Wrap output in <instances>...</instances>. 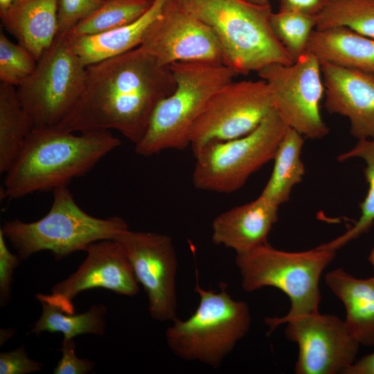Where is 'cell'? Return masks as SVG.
Here are the masks:
<instances>
[{
  "mask_svg": "<svg viewBox=\"0 0 374 374\" xmlns=\"http://www.w3.org/2000/svg\"><path fill=\"white\" fill-rule=\"evenodd\" d=\"M175 88L170 66L139 46L87 66L78 100L55 127L71 132L114 129L136 145L158 104Z\"/></svg>",
  "mask_w": 374,
  "mask_h": 374,
  "instance_id": "6da1fadb",
  "label": "cell"
},
{
  "mask_svg": "<svg viewBox=\"0 0 374 374\" xmlns=\"http://www.w3.org/2000/svg\"><path fill=\"white\" fill-rule=\"evenodd\" d=\"M121 143L107 130L75 135L55 126L35 127L6 173L3 197L17 199L67 186Z\"/></svg>",
  "mask_w": 374,
  "mask_h": 374,
  "instance_id": "7a4b0ae2",
  "label": "cell"
},
{
  "mask_svg": "<svg viewBox=\"0 0 374 374\" xmlns=\"http://www.w3.org/2000/svg\"><path fill=\"white\" fill-rule=\"evenodd\" d=\"M179 1L212 29L220 44L224 64L238 75L258 72L274 63L294 62L272 30L270 4L246 0Z\"/></svg>",
  "mask_w": 374,
  "mask_h": 374,
  "instance_id": "3957f363",
  "label": "cell"
},
{
  "mask_svg": "<svg viewBox=\"0 0 374 374\" xmlns=\"http://www.w3.org/2000/svg\"><path fill=\"white\" fill-rule=\"evenodd\" d=\"M336 252L323 244L310 250L290 252L275 249L267 242L236 253L235 261L245 292L273 287L290 300L286 315L265 318L269 334L291 319L319 311L320 278L333 261Z\"/></svg>",
  "mask_w": 374,
  "mask_h": 374,
  "instance_id": "277c9868",
  "label": "cell"
},
{
  "mask_svg": "<svg viewBox=\"0 0 374 374\" xmlns=\"http://www.w3.org/2000/svg\"><path fill=\"white\" fill-rule=\"evenodd\" d=\"M53 193L51 207L42 218L28 223L6 221L0 229L21 260L45 250L60 260L75 251H84L92 242L114 239L129 229L121 217L100 219L85 213L67 186L57 188Z\"/></svg>",
  "mask_w": 374,
  "mask_h": 374,
  "instance_id": "5b68a950",
  "label": "cell"
},
{
  "mask_svg": "<svg viewBox=\"0 0 374 374\" xmlns=\"http://www.w3.org/2000/svg\"><path fill=\"white\" fill-rule=\"evenodd\" d=\"M195 271L198 307L187 319L173 320L166 331V339L179 358L216 368L248 332L250 310L247 303L231 298L225 283H220L218 292L202 289Z\"/></svg>",
  "mask_w": 374,
  "mask_h": 374,
  "instance_id": "8992f818",
  "label": "cell"
},
{
  "mask_svg": "<svg viewBox=\"0 0 374 374\" xmlns=\"http://www.w3.org/2000/svg\"><path fill=\"white\" fill-rule=\"evenodd\" d=\"M175 91L157 106L136 152L150 157L190 145L191 127L212 95L238 74L224 64L176 62L170 65Z\"/></svg>",
  "mask_w": 374,
  "mask_h": 374,
  "instance_id": "52a82bcc",
  "label": "cell"
},
{
  "mask_svg": "<svg viewBox=\"0 0 374 374\" xmlns=\"http://www.w3.org/2000/svg\"><path fill=\"white\" fill-rule=\"evenodd\" d=\"M289 127L272 107L261 123L241 137L204 147L195 157L194 186L202 190L230 193L274 159Z\"/></svg>",
  "mask_w": 374,
  "mask_h": 374,
  "instance_id": "ba28073f",
  "label": "cell"
},
{
  "mask_svg": "<svg viewBox=\"0 0 374 374\" xmlns=\"http://www.w3.org/2000/svg\"><path fill=\"white\" fill-rule=\"evenodd\" d=\"M87 66L70 47L66 36L57 35L37 61L33 73L17 87L19 99L35 127L58 125L78 100Z\"/></svg>",
  "mask_w": 374,
  "mask_h": 374,
  "instance_id": "9c48e42d",
  "label": "cell"
},
{
  "mask_svg": "<svg viewBox=\"0 0 374 374\" xmlns=\"http://www.w3.org/2000/svg\"><path fill=\"white\" fill-rule=\"evenodd\" d=\"M268 84L272 107L304 137L320 139L329 132L320 112L325 91L320 60L305 51L294 63L269 64L257 72Z\"/></svg>",
  "mask_w": 374,
  "mask_h": 374,
  "instance_id": "30bf717a",
  "label": "cell"
},
{
  "mask_svg": "<svg viewBox=\"0 0 374 374\" xmlns=\"http://www.w3.org/2000/svg\"><path fill=\"white\" fill-rule=\"evenodd\" d=\"M272 107L269 87L262 79L227 83L212 95L191 127L193 154L208 144L247 134Z\"/></svg>",
  "mask_w": 374,
  "mask_h": 374,
  "instance_id": "8fae6325",
  "label": "cell"
},
{
  "mask_svg": "<svg viewBox=\"0 0 374 374\" xmlns=\"http://www.w3.org/2000/svg\"><path fill=\"white\" fill-rule=\"evenodd\" d=\"M121 245L146 293L151 317L157 321L177 318V258L167 235L129 229L114 239Z\"/></svg>",
  "mask_w": 374,
  "mask_h": 374,
  "instance_id": "7c38bea8",
  "label": "cell"
},
{
  "mask_svg": "<svg viewBox=\"0 0 374 374\" xmlns=\"http://www.w3.org/2000/svg\"><path fill=\"white\" fill-rule=\"evenodd\" d=\"M139 47L161 65L176 62L224 64L220 44L204 22L179 0H168Z\"/></svg>",
  "mask_w": 374,
  "mask_h": 374,
  "instance_id": "4fadbf2b",
  "label": "cell"
},
{
  "mask_svg": "<svg viewBox=\"0 0 374 374\" xmlns=\"http://www.w3.org/2000/svg\"><path fill=\"white\" fill-rule=\"evenodd\" d=\"M287 339L299 347L296 374H337L355 361L360 344L345 321L315 312L288 321Z\"/></svg>",
  "mask_w": 374,
  "mask_h": 374,
  "instance_id": "5bb4252c",
  "label": "cell"
},
{
  "mask_svg": "<svg viewBox=\"0 0 374 374\" xmlns=\"http://www.w3.org/2000/svg\"><path fill=\"white\" fill-rule=\"evenodd\" d=\"M84 251L87 257L74 273L54 285L49 294H36L39 302L74 314L73 300L84 290L104 288L127 296L137 295L139 282L118 242L102 240L89 244Z\"/></svg>",
  "mask_w": 374,
  "mask_h": 374,
  "instance_id": "9a60e30c",
  "label": "cell"
},
{
  "mask_svg": "<svg viewBox=\"0 0 374 374\" xmlns=\"http://www.w3.org/2000/svg\"><path fill=\"white\" fill-rule=\"evenodd\" d=\"M324 107L348 118L358 140L374 138V75L321 62Z\"/></svg>",
  "mask_w": 374,
  "mask_h": 374,
  "instance_id": "2e32d148",
  "label": "cell"
},
{
  "mask_svg": "<svg viewBox=\"0 0 374 374\" xmlns=\"http://www.w3.org/2000/svg\"><path fill=\"white\" fill-rule=\"evenodd\" d=\"M278 207L260 195L220 213L212 222L213 242L236 253L268 242V235L278 220Z\"/></svg>",
  "mask_w": 374,
  "mask_h": 374,
  "instance_id": "e0dca14e",
  "label": "cell"
},
{
  "mask_svg": "<svg viewBox=\"0 0 374 374\" xmlns=\"http://www.w3.org/2000/svg\"><path fill=\"white\" fill-rule=\"evenodd\" d=\"M325 282L344 305L345 323L360 345L374 346V276L357 278L339 267L328 272Z\"/></svg>",
  "mask_w": 374,
  "mask_h": 374,
  "instance_id": "ac0fdd59",
  "label": "cell"
},
{
  "mask_svg": "<svg viewBox=\"0 0 374 374\" xmlns=\"http://www.w3.org/2000/svg\"><path fill=\"white\" fill-rule=\"evenodd\" d=\"M167 1L154 0L145 14L127 25L96 34L66 37L69 44L85 66L137 48Z\"/></svg>",
  "mask_w": 374,
  "mask_h": 374,
  "instance_id": "d6986e66",
  "label": "cell"
},
{
  "mask_svg": "<svg viewBox=\"0 0 374 374\" xmlns=\"http://www.w3.org/2000/svg\"><path fill=\"white\" fill-rule=\"evenodd\" d=\"M1 20L18 44L37 61L57 33L56 0H22Z\"/></svg>",
  "mask_w": 374,
  "mask_h": 374,
  "instance_id": "ffe728a7",
  "label": "cell"
},
{
  "mask_svg": "<svg viewBox=\"0 0 374 374\" xmlns=\"http://www.w3.org/2000/svg\"><path fill=\"white\" fill-rule=\"evenodd\" d=\"M306 51L320 62L374 75V39L348 28L313 30Z\"/></svg>",
  "mask_w": 374,
  "mask_h": 374,
  "instance_id": "44dd1931",
  "label": "cell"
},
{
  "mask_svg": "<svg viewBox=\"0 0 374 374\" xmlns=\"http://www.w3.org/2000/svg\"><path fill=\"white\" fill-rule=\"evenodd\" d=\"M304 136L288 128L274 157V168L260 195L279 206L288 201L293 187L302 181L305 166L301 154Z\"/></svg>",
  "mask_w": 374,
  "mask_h": 374,
  "instance_id": "7402d4cb",
  "label": "cell"
},
{
  "mask_svg": "<svg viewBox=\"0 0 374 374\" xmlns=\"http://www.w3.org/2000/svg\"><path fill=\"white\" fill-rule=\"evenodd\" d=\"M35 125L24 110L15 86L0 84V172L6 173Z\"/></svg>",
  "mask_w": 374,
  "mask_h": 374,
  "instance_id": "603a6c76",
  "label": "cell"
},
{
  "mask_svg": "<svg viewBox=\"0 0 374 374\" xmlns=\"http://www.w3.org/2000/svg\"><path fill=\"white\" fill-rule=\"evenodd\" d=\"M42 314L28 334L39 335L47 331L61 332L64 339H73L82 334L103 336L106 329L107 310L103 303L93 305L81 314H68L55 306L40 302Z\"/></svg>",
  "mask_w": 374,
  "mask_h": 374,
  "instance_id": "cb8c5ba5",
  "label": "cell"
},
{
  "mask_svg": "<svg viewBox=\"0 0 374 374\" xmlns=\"http://www.w3.org/2000/svg\"><path fill=\"white\" fill-rule=\"evenodd\" d=\"M154 0H103L100 7L66 35L73 38L127 25L145 14Z\"/></svg>",
  "mask_w": 374,
  "mask_h": 374,
  "instance_id": "d4e9b609",
  "label": "cell"
},
{
  "mask_svg": "<svg viewBox=\"0 0 374 374\" xmlns=\"http://www.w3.org/2000/svg\"><path fill=\"white\" fill-rule=\"evenodd\" d=\"M360 158L365 162L364 176L368 185L367 194L360 203L361 215L355 225L340 236L323 245L337 251L348 242L368 232L374 222V138L359 139L350 150L340 154L337 161Z\"/></svg>",
  "mask_w": 374,
  "mask_h": 374,
  "instance_id": "484cf974",
  "label": "cell"
},
{
  "mask_svg": "<svg viewBox=\"0 0 374 374\" xmlns=\"http://www.w3.org/2000/svg\"><path fill=\"white\" fill-rule=\"evenodd\" d=\"M335 27L374 39V0H327L316 15L315 29Z\"/></svg>",
  "mask_w": 374,
  "mask_h": 374,
  "instance_id": "4316f807",
  "label": "cell"
},
{
  "mask_svg": "<svg viewBox=\"0 0 374 374\" xmlns=\"http://www.w3.org/2000/svg\"><path fill=\"white\" fill-rule=\"evenodd\" d=\"M270 22L275 35L295 62L306 51L316 26V15L279 8L272 12Z\"/></svg>",
  "mask_w": 374,
  "mask_h": 374,
  "instance_id": "83f0119b",
  "label": "cell"
},
{
  "mask_svg": "<svg viewBox=\"0 0 374 374\" xmlns=\"http://www.w3.org/2000/svg\"><path fill=\"white\" fill-rule=\"evenodd\" d=\"M37 60L19 44L13 43L0 31V81L19 86L34 71Z\"/></svg>",
  "mask_w": 374,
  "mask_h": 374,
  "instance_id": "f1b7e54d",
  "label": "cell"
},
{
  "mask_svg": "<svg viewBox=\"0 0 374 374\" xmlns=\"http://www.w3.org/2000/svg\"><path fill=\"white\" fill-rule=\"evenodd\" d=\"M103 0H56L57 33L66 35L80 21L98 9Z\"/></svg>",
  "mask_w": 374,
  "mask_h": 374,
  "instance_id": "f546056e",
  "label": "cell"
},
{
  "mask_svg": "<svg viewBox=\"0 0 374 374\" xmlns=\"http://www.w3.org/2000/svg\"><path fill=\"white\" fill-rule=\"evenodd\" d=\"M5 236L0 229V304L6 305L11 299V285L15 269L21 260L18 254L8 248Z\"/></svg>",
  "mask_w": 374,
  "mask_h": 374,
  "instance_id": "4dcf8cb0",
  "label": "cell"
},
{
  "mask_svg": "<svg viewBox=\"0 0 374 374\" xmlns=\"http://www.w3.org/2000/svg\"><path fill=\"white\" fill-rule=\"evenodd\" d=\"M44 364L28 357L24 345L0 353V374H28L38 372Z\"/></svg>",
  "mask_w": 374,
  "mask_h": 374,
  "instance_id": "1f68e13d",
  "label": "cell"
},
{
  "mask_svg": "<svg viewBox=\"0 0 374 374\" xmlns=\"http://www.w3.org/2000/svg\"><path fill=\"white\" fill-rule=\"evenodd\" d=\"M76 344L74 339H64L60 360L53 370L54 374H87L91 372L94 362L88 359H80L75 354Z\"/></svg>",
  "mask_w": 374,
  "mask_h": 374,
  "instance_id": "d6a6232c",
  "label": "cell"
},
{
  "mask_svg": "<svg viewBox=\"0 0 374 374\" xmlns=\"http://www.w3.org/2000/svg\"><path fill=\"white\" fill-rule=\"evenodd\" d=\"M280 8L317 15L324 7L327 0H278Z\"/></svg>",
  "mask_w": 374,
  "mask_h": 374,
  "instance_id": "836d02e7",
  "label": "cell"
},
{
  "mask_svg": "<svg viewBox=\"0 0 374 374\" xmlns=\"http://www.w3.org/2000/svg\"><path fill=\"white\" fill-rule=\"evenodd\" d=\"M343 374H374V352L356 360Z\"/></svg>",
  "mask_w": 374,
  "mask_h": 374,
  "instance_id": "e575fe53",
  "label": "cell"
},
{
  "mask_svg": "<svg viewBox=\"0 0 374 374\" xmlns=\"http://www.w3.org/2000/svg\"><path fill=\"white\" fill-rule=\"evenodd\" d=\"M22 0H0V17Z\"/></svg>",
  "mask_w": 374,
  "mask_h": 374,
  "instance_id": "d590c367",
  "label": "cell"
},
{
  "mask_svg": "<svg viewBox=\"0 0 374 374\" xmlns=\"http://www.w3.org/2000/svg\"><path fill=\"white\" fill-rule=\"evenodd\" d=\"M15 333V330L12 328L1 329L0 333V345L3 344L10 339Z\"/></svg>",
  "mask_w": 374,
  "mask_h": 374,
  "instance_id": "8d00e7d4",
  "label": "cell"
},
{
  "mask_svg": "<svg viewBox=\"0 0 374 374\" xmlns=\"http://www.w3.org/2000/svg\"><path fill=\"white\" fill-rule=\"evenodd\" d=\"M246 1H247L249 3L256 4V5H260V6H265V5L270 4L269 0H246Z\"/></svg>",
  "mask_w": 374,
  "mask_h": 374,
  "instance_id": "74e56055",
  "label": "cell"
},
{
  "mask_svg": "<svg viewBox=\"0 0 374 374\" xmlns=\"http://www.w3.org/2000/svg\"><path fill=\"white\" fill-rule=\"evenodd\" d=\"M368 261L371 264V265L373 266V267L374 269V247L372 249V250H371V251L370 253V255L368 256Z\"/></svg>",
  "mask_w": 374,
  "mask_h": 374,
  "instance_id": "f35d334b",
  "label": "cell"
}]
</instances>
